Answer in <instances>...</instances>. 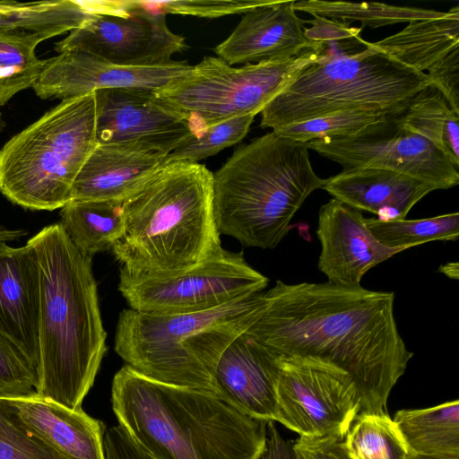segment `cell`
I'll return each instance as SVG.
<instances>
[{"mask_svg": "<svg viewBox=\"0 0 459 459\" xmlns=\"http://www.w3.org/2000/svg\"><path fill=\"white\" fill-rule=\"evenodd\" d=\"M394 293L326 282L277 281L243 333L276 358L347 374L360 412H387L389 394L413 353L394 317Z\"/></svg>", "mask_w": 459, "mask_h": 459, "instance_id": "obj_1", "label": "cell"}, {"mask_svg": "<svg viewBox=\"0 0 459 459\" xmlns=\"http://www.w3.org/2000/svg\"><path fill=\"white\" fill-rule=\"evenodd\" d=\"M28 243L39 271L36 393L79 410L107 351L92 257L77 249L59 222Z\"/></svg>", "mask_w": 459, "mask_h": 459, "instance_id": "obj_2", "label": "cell"}, {"mask_svg": "<svg viewBox=\"0 0 459 459\" xmlns=\"http://www.w3.org/2000/svg\"><path fill=\"white\" fill-rule=\"evenodd\" d=\"M111 402L118 424L156 459H258L265 447L267 421L126 364L114 376Z\"/></svg>", "mask_w": 459, "mask_h": 459, "instance_id": "obj_3", "label": "cell"}, {"mask_svg": "<svg viewBox=\"0 0 459 459\" xmlns=\"http://www.w3.org/2000/svg\"><path fill=\"white\" fill-rule=\"evenodd\" d=\"M212 181L204 164L163 163L122 203L124 232L111 250L119 269L168 276L221 254Z\"/></svg>", "mask_w": 459, "mask_h": 459, "instance_id": "obj_4", "label": "cell"}, {"mask_svg": "<svg viewBox=\"0 0 459 459\" xmlns=\"http://www.w3.org/2000/svg\"><path fill=\"white\" fill-rule=\"evenodd\" d=\"M306 143L267 133L238 147L213 174V214L220 234L242 245L274 248L290 221L325 179Z\"/></svg>", "mask_w": 459, "mask_h": 459, "instance_id": "obj_5", "label": "cell"}, {"mask_svg": "<svg viewBox=\"0 0 459 459\" xmlns=\"http://www.w3.org/2000/svg\"><path fill=\"white\" fill-rule=\"evenodd\" d=\"M262 292L196 313L155 315L123 309L114 349L126 365L152 380L218 396V360L251 325Z\"/></svg>", "mask_w": 459, "mask_h": 459, "instance_id": "obj_6", "label": "cell"}, {"mask_svg": "<svg viewBox=\"0 0 459 459\" xmlns=\"http://www.w3.org/2000/svg\"><path fill=\"white\" fill-rule=\"evenodd\" d=\"M430 84L426 73L402 64L372 42L353 54L325 48L264 108L260 126L275 131L342 110L393 114Z\"/></svg>", "mask_w": 459, "mask_h": 459, "instance_id": "obj_7", "label": "cell"}, {"mask_svg": "<svg viewBox=\"0 0 459 459\" xmlns=\"http://www.w3.org/2000/svg\"><path fill=\"white\" fill-rule=\"evenodd\" d=\"M95 92L62 100L0 150V192L34 211L72 200L74 181L98 144Z\"/></svg>", "mask_w": 459, "mask_h": 459, "instance_id": "obj_8", "label": "cell"}, {"mask_svg": "<svg viewBox=\"0 0 459 459\" xmlns=\"http://www.w3.org/2000/svg\"><path fill=\"white\" fill-rule=\"evenodd\" d=\"M325 51L318 46L283 60L234 67L204 56L184 77L153 91L158 102L186 120L195 133L243 116H255L304 66Z\"/></svg>", "mask_w": 459, "mask_h": 459, "instance_id": "obj_9", "label": "cell"}, {"mask_svg": "<svg viewBox=\"0 0 459 459\" xmlns=\"http://www.w3.org/2000/svg\"><path fill=\"white\" fill-rule=\"evenodd\" d=\"M269 280L250 266L242 252L221 254L185 272L140 276L119 269L118 290L129 308L155 315L212 309L263 292Z\"/></svg>", "mask_w": 459, "mask_h": 459, "instance_id": "obj_10", "label": "cell"}, {"mask_svg": "<svg viewBox=\"0 0 459 459\" xmlns=\"http://www.w3.org/2000/svg\"><path fill=\"white\" fill-rule=\"evenodd\" d=\"M96 10L82 26L56 44V50H79L129 67L157 66L186 48L172 32L166 13L146 1H91Z\"/></svg>", "mask_w": 459, "mask_h": 459, "instance_id": "obj_11", "label": "cell"}, {"mask_svg": "<svg viewBox=\"0 0 459 459\" xmlns=\"http://www.w3.org/2000/svg\"><path fill=\"white\" fill-rule=\"evenodd\" d=\"M274 358V421L303 438L342 440L360 411L352 379L333 368Z\"/></svg>", "mask_w": 459, "mask_h": 459, "instance_id": "obj_12", "label": "cell"}, {"mask_svg": "<svg viewBox=\"0 0 459 459\" xmlns=\"http://www.w3.org/2000/svg\"><path fill=\"white\" fill-rule=\"evenodd\" d=\"M395 113L355 134L315 140L306 144L343 169H388L426 182L436 190L458 185V169L446 155L431 142L403 126Z\"/></svg>", "mask_w": 459, "mask_h": 459, "instance_id": "obj_13", "label": "cell"}, {"mask_svg": "<svg viewBox=\"0 0 459 459\" xmlns=\"http://www.w3.org/2000/svg\"><path fill=\"white\" fill-rule=\"evenodd\" d=\"M98 144H114L167 156L195 134L183 118L161 106L152 91L122 88L95 91Z\"/></svg>", "mask_w": 459, "mask_h": 459, "instance_id": "obj_14", "label": "cell"}, {"mask_svg": "<svg viewBox=\"0 0 459 459\" xmlns=\"http://www.w3.org/2000/svg\"><path fill=\"white\" fill-rule=\"evenodd\" d=\"M192 67L186 61L175 60L157 66H122L86 52L65 50L44 60L32 88L43 100H66L106 89L157 91L186 76Z\"/></svg>", "mask_w": 459, "mask_h": 459, "instance_id": "obj_15", "label": "cell"}, {"mask_svg": "<svg viewBox=\"0 0 459 459\" xmlns=\"http://www.w3.org/2000/svg\"><path fill=\"white\" fill-rule=\"evenodd\" d=\"M316 235L321 245L319 271L328 282L344 287L360 286L368 270L403 251L381 244L359 211L334 198L319 210Z\"/></svg>", "mask_w": 459, "mask_h": 459, "instance_id": "obj_16", "label": "cell"}, {"mask_svg": "<svg viewBox=\"0 0 459 459\" xmlns=\"http://www.w3.org/2000/svg\"><path fill=\"white\" fill-rule=\"evenodd\" d=\"M295 0H268L244 16L213 51L227 64H257L294 57L319 44L305 34L306 21L294 8Z\"/></svg>", "mask_w": 459, "mask_h": 459, "instance_id": "obj_17", "label": "cell"}, {"mask_svg": "<svg viewBox=\"0 0 459 459\" xmlns=\"http://www.w3.org/2000/svg\"><path fill=\"white\" fill-rule=\"evenodd\" d=\"M39 271L33 247L0 242V333L39 359Z\"/></svg>", "mask_w": 459, "mask_h": 459, "instance_id": "obj_18", "label": "cell"}, {"mask_svg": "<svg viewBox=\"0 0 459 459\" xmlns=\"http://www.w3.org/2000/svg\"><path fill=\"white\" fill-rule=\"evenodd\" d=\"M276 368L275 358L242 333L218 360V396L252 418L274 421Z\"/></svg>", "mask_w": 459, "mask_h": 459, "instance_id": "obj_19", "label": "cell"}, {"mask_svg": "<svg viewBox=\"0 0 459 459\" xmlns=\"http://www.w3.org/2000/svg\"><path fill=\"white\" fill-rule=\"evenodd\" d=\"M334 199L380 221L405 219L411 209L436 188L421 180L377 168L343 169L322 187Z\"/></svg>", "mask_w": 459, "mask_h": 459, "instance_id": "obj_20", "label": "cell"}, {"mask_svg": "<svg viewBox=\"0 0 459 459\" xmlns=\"http://www.w3.org/2000/svg\"><path fill=\"white\" fill-rule=\"evenodd\" d=\"M166 157L127 146L97 144L74 181L72 200L122 204L165 163Z\"/></svg>", "mask_w": 459, "mask_h": 459, "instance_id": "obj_21", "label": "cell"}, {"mask_svg": "<svg viewBox=\"0 0 459 459\" xmlns=\"http://www.w3.org/2000/svg\"><path fill=\"white\" fill-rule=\"evenodd\" d=\"M27 429L65 459H105L104 423L82 409L72 410L35 396L13 399Z\"/></svg>", "mask_w": 459, "mask_h": 459, "instance_id": "obj_22", "label": "cell"}, {"mask_svg": "<svg viewBox=\"0 0 459 459\" xmlns=\"http://www.w3.org/2000/svg\"><path fill=\"white\" fill-rule=\"evenodd\" d=\"M96 13L86 1H0V35L40 42L72 31Z\"/></svg>", "mask_w": 459, "mask_h": 459, "instance_id": "obj_23", "label": "cell"}, {"mask_svg": "<svg viewBox=\"0 0 459 459\" xmlns=\"http://www.w3.org/2000/svg\"><path fill=\"white\" fill-rule=\"evenodd\" d=\"M372 44L402 64L425 73L459 47V5L441 18L411 21L401 31Z\"/></svg>", "mask_w": 459, "mask_h": 459, "instance_id": "obj_24", "label": "cell"}, {"mask_svg": "<svg viewBox=\"0 0 459 459\" xmlns=\"http://www.w3.org/2000/svg\"><path fill=\"white\" fill-rule=\"evenodd\" d=\"M409 453L459 455V401L403 409L393 419Z\"/></svg>", "mask_w": 459, "mask_h": 459, "instance_id": "obj_25", "label": "cell"}, {"mask_svg": "<svg viewBox=\"0 0 459 459\" xmlns=\"http://www.w3.org/2000/svg\"><path fill=\"white\" fill-rule=\"evenodd\" d=\"M60 225L77 249L92 257L112 250L124 232L122 204L71 200L60 211Z\"/></svg>", "mask_w": 459, "mask_h": 459, "instance_id": "obj_26", "label": "cell"}, {"mask_svg": "<svg viewBox=\"0 0 459 459\" xmlns=\"http://www.w3.org/2000/svg\"><path fill=\"white\" fill-rule=\"evenodd\" d=\"M399 121L431 142L459 169V114L433 85L419 91L395 113Z\"/></svg>", "mask_w": 459, "mask_h": 459, "instance_id": "obj_27", "label": "cell"}, {"mask_svg": "<svg viewBox=\"0 0 459 459\" xmlns=\"http://www.w3.org/2000/svg\"><path fill=\"white\" fill-rule=\"evenodd\" d=\"M295 11L308 13L342 22H359L361 28H378L385 25L410 22L417 20L437 19L446 13L422 8L396 6L383 3H351L342 1H295Z\"/></svg>", "mask_w": 459, "mask_h": 459, "instance_id": "obj_28", "label": "cell"}, {"mask_svg": "<svg viewBox=\"0 0 459 459\" xmlns=\"http://www.w3.org/2000/svg\"><path fill=\"white\" fill-rule=\"evenodd\" d=\"M351 459H407L409 451L387 412H360L342 439Z\"/></svg>", "mask_w": 459, "mask_h": 459, "instance_id": "obj_29", "label": "cell"}, {"mask_svg": "<svg viewBox=\"0 0 459 459\" xmlns=\"http://www.w3.org/2000/svg\"><path fill=\"white\" fill-rule=\"evenodd\" d=\"M365 223L381 244L402 250L430 241H455L459 235L458 212L416 220L365 218Z\"/></svg>", "mask_w": 459, "mask_h": 459, "instance_id": "obj_30", "label": "cell"}, {"mask_svg": "<svg viewBox=\"0 0 459 459\" xmlns=\"http://www.w3.org/2000/svg\"><path fill=\"white\" fill-rule=\"evenodd\" d=\"M36 48L31 42L0 35V107L39 78L44 60L37 56Z\"/></svg>", "mask_w": 459, "mask_h": 459, "instance_id": "obj_31", "label": "cell"}, {"mask_svg": "<svg viewBox=\"0 0 459 459\" xmlns=\"http://www.w3.org/2000/svg\"><path fill=\"white\" fill-rule=\"evenodd\" d=\"M255 116L234 117L205 127L182 141L166 157L165 162L199 163L240 142L248 133Z\"/></svg>", "mask_w": 459, "mask_h": 459, "instance_id": "obj_32", "label": "cell"}, {"mask_svg": "<svg viewBox=\"0 0 459 459\" xmlns=\"http://www.w3.org/2000/svg\"><path fill=\"white\" fill-rule=\"evenodd\" d=\"M394 114V113H393ZM392 114L368 110H342L281 127L274 132L281 136L307 143L315 140L334 139L355 134L368 126Z\"/></svg>", "mask_w": 459, "mask_h": 459, "instance_id": "obj_33", "label": "cell"}, {"mask_svg": "<svg viewBox=\"0 0 459 459\" xmlns=\"http://www.w3.org/2000/svg\"><path fill=\"white\" fill-rule=\"evenodd\" d=\"M0 459L65 458L27 429L13 399L0 398Z\"/></svg>", "mask_w": 459, "mask_h": 459, "instance_id": "obj_34", "label": "cell"}, {"mask_svg": "<svg viewBox=\"0 0 459 459\" xmlns=\"http://www.w3.org/2000/svg\"><path fill=\"white\" fill-rule=\"evenodd\" d=\"M37 365L14 342L0 333V398L37 396Z\"/></svg>", "mask_w": 459, "mask_h": 459, "instance_id": "obj_35", "label": "cell"}, {"mask_svg": "<svg viewBox=\"0 0 459 459\" xmlns=\"http://www.w3.org/2000/svg\"><path fill=\"white\" fill-rule=\"evenodd\" d=\"M306 23L311 24L305 29L306 36L327 50L338 52L339 49L342 54H353L359 52L356 48L363 50L368 47V41L359 36L361 27H351L350 23L321 16H314Z\"/></svg>", "mask_w": 459, "mask_h": 459, "instance_id": "obj_36", "label": "cell"}, {"mask_svg": "<svg viewBox=\"0 0 459 459\" xmlns=\"http://www.w3.org/2000/svg\"><path fill=\"white\" fill-rule=\"evenodd\" d=\"M268 0H180L146 1L163 13L191 15L202 18H218L229 14L246 13Z\"/></svg>", "mask_w": 459, "mask_h": 459, "instance_id": "obj_37", "label": "cell"}, {"mask_svg": "<svg viewBox=\"0 0 459 459\" xmlns=\"http://www.w3.org/2000/svg\"><path fill=\"white\" fill-rule=\"evenodd\" d=\"M426 74L431 85L442 93L451 109L459 114V47L450 51Z\"/></svg>", "mask_w": 459, "mask_h": 459, "instance_id": "obj_38", "label": "cell"}, {"mask_svg": "<svg viewBox=\"0 0 459 459\" xmlns=\"http://www.w3.org/2000/svg\"><path fill=\"white\" fill-rule=\"evenodd\" d=\"M105 459H156L143 449L120 426H113L104 434Z\"/></svg>", "mask_w": 459, "mask_h": 459, "instance_id": "obj_39", "label": "cell"}, {"mask_svg": "<svg viewBox=\"0 0 459 459\" xmlns=\"http://www.w3.org/2000/svg\"><path fill=\"white\" fill-rule=\"evenodd\" d=\"M291 443L295 459H351L339 438L307 439L299 437Z\"/></svg>", "mask_w": 459, "mask_h": 459, "instance_id": "obj_40", "label": "cell"}, {"mask_svg": "<svg viewBox=\"0 0 459 459\" xmlns=\"http://www.w3.org/2000/svg\"><path fill=\"white\" fill-rule=\"evenodd\" d=\"M273 422L267 421L266 444L258 459H295L292 443L281 437Z\"/></svg>", "mask_w": 459, "mask_h": 459, "instance_id": "obj_41", "label": "cell"}, {"mask_svg": "<svg viewBox=\"0 0 459 459\" xmlns=\"http://www.w3.org/2000/svg\"><path fill=\"white\" fill-rule=\"evenodd\" d=\"M27 232L23 230L19 229H9L3 225H0V242H10L17 240L20 238L25 236Z\"/></svg>", "mask_w": 459, "mask_h": 459, "instance_id": "obj_42", "label": "cell"}, {"mask_svg": "<svg viewBox=\"0 0 459 459\" xmlns=\"http://www.w3.org/2000/svg\"><path fill=\"white\" fill-rule=\"evenodd\" d=\"M438 271L451 279H458L459 273L457 262L447 263L441 265Z\"/></svg>", "mask_w": 459, "mask_h": 459, "instance_id": "obj_43", "label": "cell"}, {"mask_svg": "<svg viewBox=\"0 0 459 459\" xmlns=\"http://www.w3.org/2000/svg\"><path fill=\"white\" fill-rule=\"evenodd\" d=\"M407 459H459V455H420L409 453Z\"/></svg>", "mask_w": 459, "mask_h": 459, "instance_id": "obj_44", "label": "cell"}, {"mask_svg": "<svg viewBox=\"0 0 459 459\" xmlns=\"http://www.w3.org/2000/svg\"><path fill=\"white\" fill-rule=\"evenodd\" d=\"M3 127H4V120H3V117H2V114L0 112V132L3 129Z\"/></svg>", "mask_w": 459, "mask_h": 459, "instance_id": "obj_45", "label": "cell"}]
</instances>
